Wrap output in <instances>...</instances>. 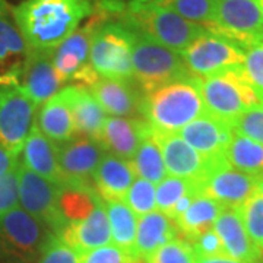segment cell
I'll return each instance as SVG.
<instances>
[{
  "mask_svg": "<svg viewBox=\"0 0 263 263\" xmlns=\"http://www.w3.org/2000/svg\"><path fill=\"white\" fill-rule=\"evenodd\" d=\"M12 12L31 50H54L95 8L91 0H22Z\"/></svg>",
  "mask_w": 263,
  "mask_h": 263,
  "instance_id": "obj_1",
  "label": "cell"
},
{
  "mask_svg": "<svg viewBox=\"0 0 263 263\" xmlns=\"http://www.w3.org/2000/svg\"><path fill=\"white\" fill-rule=\"evenodd\" d=\"M199 79L192 76L145 94L142 117L158 133H179L186 124L208 114Z\"/></svg>",
  "mask_w": 263,
  "mask_h": 263,
  "instance_id": "obj_2",
  "label": "cell"
},
{
  "mask_svg": "<svg viewBox=\"0 0 263 263\" xmlns=\"http://www.w3.org/2000/svg\"><path fill=\"white\" fill-rule=\"evenodd\" d=\"M111 18H116L132 31L143 34L161 46L179 53L208 32L203 25L190 22L176 12L155 3L126 6Z\"/></svg>",
  "mask_w": 263,
  "mask_h": 263,
  "instance_id": "obj_3",
  "label": "cell"
},
{
  "mask_svg": "<svg viewBox=\"0 0 263 263\" xmlns=\"http://www.w3.org/2000/svg\"><path fill=\"white\" fill-rule=\"evenodd\" d=\"M133 79L143 94H149L164 85L195 76L189 72L179 51L164 47L136 31H133Z\"/></svg>",
  "mask_w": 263,
  "mask_h": 263,
  "instance_id": "obj_4",
  "label": "cell"
},
{
  "mask_svg": "<svg viewBox=\"0 0 263 263\" xmlns=\"http://www.w3.org/2000/svg\"><path fill=\"white\" fill-rule=\"evenodd\" d=\"M199 88L208 114L230 123V126L240 114L260 104L247 79L245 65L219 75L200 78Z\"/></svg>",
  "mask_w": 263,
  "mask_h": 263,
  "instance_id": "obj_5",
  "label": "cell"
},
{
  "mask_svg": "<svg viewBox=\"0 0 263 263\" xmlns=\"http://www.w3.org/2000/svg\"><path fill=\"white\" fill-rule=\"evenodd\" d=\"M133 38L132 29L117 19L103 15L91 40L89 60L95 72L108 79H133Z\"/></svg>",
  "mask_w": 263,
  "mask_h": 263,
  "instance_id": "obj_6",
  "label": "cell"
},
{
  "mask_svg": "<svg viewBox=\"0 0 263 263\" xmlns=\"http://www.w3.org/2000/svg\"><path fill=\"white\" fill-rule=\"evenodd\" d=\"M54 235L44 222L15 206L0 214V256L32 263Z\"/></svg>",
  "mask_w": 263,
  "mask_h": 263,
  "instance_id": "obj_7",
  "label": "cell"
},
{
  "mask_svg": "<svg viewBox=\"0 0 263 263\" xmlns=\"http://www.w3.org/2000/svg\"><path fill=\"white\" fill-rule=\"evenodd\" d=\"M103 19V13H95L76 29L72 35L53 50V66L60 84L81 85L91 88L100 79V75L91 65V40L97 25Z\"/></svg>",
  "mask_w": 263,
  "mask_h": 263,
  "instance_id": "obj_8",
  "label": "cell"
},
{
  "mask_svg": "<svg viewBox=\"0 0 263 263\" xmlns=\"http://www.w3.org/2000/svg\"><path fill=\"white\" fill-rule=\"evenodd\" d=\"M208 31L247 50L263 40V16L257 0H216L215 21Z\"/></svg>",
  "mask_w": 263,
  "mask_h": 263,
  "instance_id": "obj_9",
  "label": "cell"
},
{
  "mask_svg": "<svg viewBox=\"0 0 263 263\" xmlns=\"http://www.w3.org/2000/svg\"><path fill=\"white\" fill-rule=\"evenodd\" d=\"M180 54L192 75L208 78L245 65L246 51L231 40L208 31Z\"/></svg>",
  "mask_w": 263,
  "mask_h": 263,
  "instance_id": "obj_10",
  "label": "cell"
},
{
  "mask_svg": "<svg viewBox=\"0 0 263 263\" xmlns=\"http://www.w3.org/2000/svg\"><path fill=\"white\" fill-rule=\"evenodd\" d=\"M59 195L60 184L38 176L19 162V206L38 221L44 222L56 235L66 227L65 219L59 211Z\"/></svg>",
  "mask_w": 263,
  "mask_h": 263,
  "instance_id": "obj_11",
  "label": "cell"
},
{
  "mask_svg": "<svg viewBox=\"0 0 263 263\" xmlns=\"http://www.w3.org/2000/svg\"><path fill=\"white\" fill-rule=\"evenodd\" d=\"M38 105L19 86L0 88V146L21 155Z\"/></svg>",
  "mask_w": 263,
  "mask_h": 263,
  "instance_id": "obj_12",
  "label": "cell"
},
{
  "mask_svg": "<svg viewBox=\"0 0 263 263\" xmlns=\"http://www.w3.org/2000/svg\"><path fill=\"white\" fill-rule=\"evenodd\" d=\"M154 135L162 152L167 174L171 177L190 180L197 184L214 167L227 161L226 155L219 158H208L202 155L177 133H158L154 130Z\"/></svg>",
  "mask_w": 263,
  "mask_h": 263,
  "instance_id": "obj_13",
  "label": "cell"
},
{
  "mask_svg": "<svg viewBox=\"0 0 263 263\" xmlns=\"http://www.w3.org/2000/svg\"><path fill=\"white\" fill-rule=\"evenodd\" d=\"M31 48L21 34L6 0H0V88L19 86L28 65Z\"/></svg>",
  "mask_w": 263,
  "mask_h": 263,
  "instance_id": "obj_14",
  "label": "cell"
},
{
  "mask_svg": "<svg viewBox=\"0 0 263 263\" xmlns=\"http://www.w3.org/2000/svg\"><path fill=\"white\" fill-rule=\"evenodd\" d=\"M259 180L260 177L238 171L224 161L197 183V193L215 200L224 208H238L256 193Z\"/></svg>",
  "mask_w": 263,
  "mask_h": 263,
  "instance_id": "obj_15",
  "label": "cell"
},
{
  "mask_svg": "<svg viewBox=\"0 0 263 263\" xmlns=\"http://www.w3.org/2000/svg\"><path fill=\"white\" fill-rule=\"evenodd\" d=\"M105 154L107 151L101 142L84 136L57 145L59 165L65 183H92L95 170Z\"/></svg>",
  "mask_w": 263,
  "mask_h": 263,
  "instance_id": "obj_16",
  "label": "cell"
},
{
  "mask_svg": "<svg viewBox=\"0 0 263 263\" xmlns=\"http://www.w3.org/2000/svg\"><path fill=\"white\" fill-rule=\"evenodd\" d=\"M89 91L103 107L105 114L114 117L143 119L142 103L145 94L142 92L139 85L135 82V79L122 81L100 76V79L89 88Z\"/></svg>",
  "mask_w": 263,
  "mask_h": 263,
  "instance_id": "obj_17",
  "label": "cell"
},
{
  "mask_svg": "<svg viewBox=\"0 0 263 263\" xmlns=\"http://www.w3.org/2000/svg\"><path fill=\"white\" fill-rule=\"evenodd\" d=\"M177 135L202 155L208 158H219L226 155L234 132L230 123L205 114L186 124Z\"/></svg>",
  "mask_w": 263,
  "mask_h": 263,
  "instance_id": "obj_18",
  "label": "cell"
},
{
  "mask_svg": "<svg viewBox=\"0 0 263 263\" xmlns=\"http://www.w3.org/2000/svg\"><path fill=\"white\" fill-rule=\"evenodd\" d=\"M151 132L152 127L145 119L111 116L107 117L104 123L101 143L110 154L130 161Z\"/></svg>",
  "mask_w": 263,
  "mask_h": 263,
  "instance_id": "obj_19",
  "label": "cell"
},
{
  "mask_svg": "<svg viewBox=\"0 0 263 263\" xmlns=\"http://www.w3.org/2000/svg\"><path fill=\"white\" fill-rule=\"evenodd\" d=\"M60 94L70 108L76 135L101 142L107 114L92 92L81 85H69L60 89Z\"/></svg>",
  "mask_w": 263,
  "mask_h": 263,
  "instance_id": "obj_20",
  "label": "cell"
},
{
  "mask_svg": "<svg viewBox=\"0 0 263 263\" xmlns=\"http://www.w3.org/2000/svg\"><path fill=\"white\" fill-rule=\"evenodd\" d=\"M66 245L86 253L98 247L111 243V231L107 218V211L103 199L97 203L94 211L85 219L67 226L57 234Z\"/></svg>",
  "mask_w": 263,
  "mask_h": 263,
  "instance_id": "obj_21",
  "label": "cell"
},
{
  "mask_svg": "<svg viewBox=\"0 0 263 263\" xmlns=\"http://www.w3.org/2000/svg\"><path fill=\"white\" fill-rule=\"evenodd\" d=\"M214 230L219 235L228 257L247 263L257 262L262 257L263 253L256 249L247 234L238 208H224L216 218Z\"/></svg>",
  "mask_w": 263,
  "mask_h": 263,
  "instance_id": "obj_22",
  "label": "cell"
},
{
  "mask_svg": "<svg viewBox=\"0 0 263 263\" xmlns=\"http://www.w3.org/2000/svg\"><path fill=\"white\" fill-rule=\"evenodd\" d=\"M60 86L62 84L53 66V50H31L19 88L37 105H43L59 92Z\"/></svg>",
  "mask_w": 263,
  "mask_h": 263,
  "instance_id": "obj_23",
  "label": "cell"
},
{
  "mask_svg": "<svg viewBox=\"0 0 263 263\" xmlns=\"http://www.w3.org/2000/svg\"><path fill=\"white\" fill-rule=\"evenodd\" d=\"M21 164L38 176L57 184H63L65 177L59 165L57 145L51 142L34 123L21 152Z\"/></svg>",
  "mask_w": 263,
  "mask_h": 263,
  "instance_id": "obj_24",
  "label": "cell"
},
{
  "mask_svg": "<svg viewBox=\"0 0 263 263\" xmlns=\"http://www.w3.org/2000/svg\"><path fill=\"white\" fill-rule=\"evenodd\" d=\"M136 177L130 161L122 160L113 154H105L95 170L92 183L103 202H117L124 199Z\"/></svg>",
  "mask_w": 263,
  "mask_h": 263,
  "instance_id": "obj_25",
  "label": "cell"
},
{
  "mask_svg": "<svg viewBox=\"0 0 263 263\" xmlns=\"http://www.w3.org/2000/svg\"><path fill=\"white\" fill-rule=\"evenodd\" d=\"M179 235V227L174 219L160 211L139 216L135 240V257L146 260L161 246L177 238Z\"/></svg>",
  "mask_w": 263,
  "mask_h": 263,
  "instance_id": "obj_26",
  "label": "cell"
},
{
  "mask_svg": "<svg viewBox=\"0 0 263 263\" xmlns=\"http://www.w3.org/2000/svg\"><path fill=\"white\" fill-rule=\"evenodd\" d=\"M35 122L38 129L56 145H62L75 138L72 113L60 91L41 105Z\"/></svg>",
  "mask_w": 263,
  "mask_h": 263,
  "instance_id": "obj_27",
  "label": "cell"
},
{
  "mask_svg": "<svg viewBox=\"0 0 263 263\" xmlns=\"http://www.w3.org/2000/svg\"><path fill=\"white\" fill-rule=\"evenodd\" d=\"M222 209L224 206L221 203L203 195H196L187 211L174 219L179 227L180 237L192 243L199 235L214 228L216 218L222 212Z\"/></svg>",
  "mask_w": 263,
  "mask_h": 263,
  "instance_id": "obj_28",
  "label": "cell"
},
{
  "mask_svg": "<svg viewBox=\"0 0 263 263\" xmlns=\"http://www.w3.org/2000/svg\"><path fill=\"white\" fill-rule=\"evenodd\" d=\"M111 231V241L126 253L135 257V240L138 230V215L123 200L104 202Z\"/></svg>",
  "mask_w": 263,
  "mask_h": 263,
  "instance_id": "obj_29",
  "label": "cell"
},
{
  "mask_svg": "<svg viewBox=\"0 0 263 263\" xmlns=\"http://www.w3.org/2000/svg\"><path fill=\"white\" fill-rule=\"evenodd\" d=\"M226 158L233 168L257 177L263 176V143L234 133L226 151Z\"/></svg>",
  "mask_w": 263,
  "mask_h": 263,
  "instance_id": "obj_30",
  "label": "cell"
},
{
  "mask_svg": "<svg viewBox=\"0 0 263 263\" xmlns=\"http://www.w3.org/2000/svg\"><path fill=\"white\" fill-rule=\"evenodd\" d=\"M130 164L139 179L148 180L154 184H158L167 177L162 152H161L158 142L155 139L154 129L142 141L139 149L130 160Z\"/></svg>",
  "mask_w": 263,
  "mask_h": 263,
  "instance_id": "obj_31",
  "label": "cell"
},
{
  "mask_svg": "<svg viewBox=\"0 0 263 263\" xmlns=\"http://www.w3.org/2000/svg\"><path fill=\"white\" fill-rule=\"evenodd\" d=\"M155 5L176 12L177 15L208 28L215 21L216 0H158Z\"/></svg>",
  "mask_w": 263,
  "mask_h": 263,
  "instance_id": "obj_32",
  "label": "cell"
},
{
  "mask_svg": "<svg viewBox=\"0 0 263 263\" xmlns=\"http://www.w3.org/2000/svg\"><path fill=\"white\" fill-rule=\"evenodd\" d=\"M192 192L197 193V184L195 181L168 176L160 181L155 187V206L160 212L170 216L174 205L184 195L192 193Z\"/></svg>",
  "mask_w": 263,
  "mask_h": 263,
  "instance_id": "obj_33",
  "label": "cell"
},
{
  "mask_svg": "<svg viewBox=\"0 0 263 263\" xmlns=\"http://www.w3.org/2000/svg\"><path fill=\"white\" fill-rule=\"evenodd\" d=\"M247 234L256 249L263 253V196L253 195L238 206Z\"/></svg>",
  "mask_w": 263,
  "mask_h": 263,
  "instance_id": "obj_34",
  "label": "cell"
},
{
  "mask_svg": "<svg viewBox=\"0 0 263 263\" xmlns=\"http://www.w3.org/2000/svg\"><path fill=\"white\" fill-rule=\"evenodd\" d=\"M123 202L138 216L155 211V184L148 180L135 179Z\"/></svg>",
  "mask_w": 263,
  "mask_h": 263,
  "instance_id": "obj_35",
  "label": "cell"
},
{
  "mask_svg": "<svg viewBox=\"0 0 263 263\" xmlns=\"http://www.w3.org/2000/svg\"><path fill=\"white\" fill-rule=\"evenodd\" d=\"M196 254L192 245L183 237H177L151 254L146 263H195Z\"/></svg>",
  "mask_w": 263,
  "mask_h": 263,
  "instance_id": "obj_36",
  "label": "cell"
},
{
  "mask_svg": "<svg viewBox=\"0 0 263 263\" xmlns=\"http://www.w3.org/2000/svg\"><path fill=\"white\" fill-rule=\"evenodd\" d=\"M231 129L235 135L263 143V104L240 114L231 123Z\"/></svg>",
  "mask_w": 263,
  "mask_h": 263,
  "instance_id": "obj_37",
  "label": "cell"
},
{
  "mask_svg": "<svg viewBox=\"0 0 263 263\" xmlns=\"http://www.w3.org/2000/svg\"><path fill=\"white\" fill-rule=\"evenodd\" d=\"M82 256L84 253L67 246L59 235L54 234L44 246L38 263H82Z\"/></svg>",
  "mask_w": 263,
  "mask_h": 263,
  "instance_id": "obj_38",
  "label": "cell"
},
{
  "mask_svg": "<svg viewBox=\"0 0 263 263\" xmlns=\"http://www.w3.org/2000/svg\"><path fill=\"white\" fill-rule=\"evenodd\" d=\"M245 72L259 101L263 104V40L246 50Z\"/></svg>",
  "mask_w": 263,
  "mask_h": 263,
  "instance_id": "obj_39",
  "label": "cell"
},
{
  "mask_svg": "<svg viewBox=\"0 0 263 263\" xmlns=\"http://www.w3.org/2000/svg\"><path fill=\"white\" fill-rule=\"evenodd\" d=\"M133 260L130 254L114 245L89 250L82 256V263H132Z\"/></svg>",
  "mask_w": 263,
  "mask_h": 263,
  "instance_id": "obj_40",
  "label": "cell"
},
{
  "mask_svg": "<svg viewBox=\"0 0 263 263\" xmlns=\"http://www.w3.org/2000/svg\"><path fill=\"white\" fill-rule=\"evenodd\" d=\"M192 247L195 250V254L197 257H215V256H227L222 241L219 238V235L216 234L214 228H211L209 231L199 235L196 240H193Z\"/></svg>",
  "mask_w": 263,
  "mask_h": 263,
  "instance_id": "obj_41",
  "label": "cell"
},
{
  "mask_svg": "<svg viewBox=\"0 0 263 263\" xmlns=\"http://www.w3.org/2000/svg\"><path fill=\"white\" fill-rule=\"evenodd\" d=\"M18 205V168H16L0 179V214Z\"/></svg>",
  "mask_w": 263,
  "mask_h": 263,
  "instance_id": "obj_42",
  "label": "cell"
},
{
  "mask_svg": "<svg viewBox=\"0 0 263 263\" xmlns=\"http://www.w3.org/2000/svg\"><path fill=\"white\" fill-rule=\"evenodd\" d=\"M158 0H101L100 10L104 16L111 18L119 10L126 6H135V5H148V3H157Z\"/></svg>",
  "mask_w": 263,
  "mask_h": 263,
  "instance_id": "obj_43",
  "label": "cell"
},
{
  "mask_svg": "<svg viewBox=\"0 0 263 263\" xmlns=\"http://www.w3.org/2000/svg\"><path fill=\"white\" fill-rule=\"evenodd\" d=\"M21 155H16L5 146H0V179L18 168Z\"/></svg>",
  "mask_w": 263,
  "mask_h": 263,
  "instance_id": "obj_44",
  "label": "cell"
},
{
  "mask_svg": "<svg viewBox=\"0 0 263 263\" xmlns=\"http://www.w3.org/2000/svg\"><path fill=\"white\" fill-rule=\"evenodd\" d=\"M196 195V192H192V193H187V195H184V196L181 197L179 202L174 205V208H173V211H171V214H170V218H171V219H176V218H179L181 214H184L189 209V206L192 205V202H193V199H195Z\"/></svg>",
  "mask_w": 263,
  "mask_h": 263,
  "instance_id": "obj_45",
  "label": "cell"
},
{
  "mask_svg": "<svg viewBox=\"0 0 263 263\" xmlns=\"http://www.w3.org/2000/svg\"><path fill=\"white\" fill-rule=\"evenodd\" d=\"M195 263H247L241 260H235L228 256H215V257H197Z\"/></svg>",
  "mask_w": 263,
  "mask_h": 263,
  "instance_id": "obj_46",
  "label": "cell"
},
{
  "mask_svg": "<svg viewBox=\"0 0 263 263\" xmlns=\"http://www.w3.org/2000/svg\"><path fill=\"white\" fill-rule=\"evenodd\" d=\"M254 195H259V196H263V176L259 180V183H257V189H256V193Z\"/></svg>",
  "mask_w": 263,
  "mask_h": 263,
  "instance_id": "obj_47",
  "label": "cell"
},
{
  "mask_svg": "<svg viewBox=\"0 0 263 263\" xmlns=\"http://www.w3.org/2000/svg\"><path fill=\"white\" fill-rule=\"evenodd\" d=\"M259 2V6H260V12H262V16H263V0H257Z\"/></svg>",
  "mask_w": 263,
  "mask_h": 263,
  "instance_id": "obj_48",
  "label": "cell"
}]
</instances>
